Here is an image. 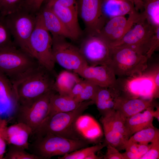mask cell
Segmentation results:
<instances>
[{
    "label": "cell",
    "instance_id": "obj_2",
    "mask_svg": "<svg viewBox=\"0 0 159 159\" xmlns=\"http://www.w3.org/2000/svg\"><path fill=\"white\" fill-rule=\"evenodd\" d=\"M93 104L92 100L85 101L72 111L46 117L34 135L36 138L49 133L71 139H85L77 130L76 122L89 106Z\"/></svg>",
    "mask_w": 159,
    "mask_h": 159
},
{
    "label": "cell",
    "instance_id": "obj_40",
    "mask_svg": "<svg viewBox=\"0 0 159 159\" xmlns=\"http://www.w3.org/2000/svg\"><path fill=\"white\" fill-rule=\"evenodd\" d=\"M106 146L107 152L104 156V159H124L122 154L120 153L117 149L109 144Z\"/></svg>",
    "mask_w": 159,
    "mask_h": 159
},
{
    "label": "cell",
    "instance_id": "obj_30",
    "mask_svg": "<svg viewBox=\"0 0 159 159\" xmlns=\"http://www.w3.org/2000/svg\"><path fill=\"white\" fill-rule=\"evenodd\" d=\"M9 145L8 151L4 159H40L38 156L28 153L22 147L13 144Z\"/></svg>",
    "mask_w": 159,
    "mask_h": 159
},
{
    "label": "cell",
    "instance_id": "obj_43",
    "mask_svg": "<svg viewBox=\"0 0 159 159\" xmlns=\"http://www.w3.org/2000/svg\"><path fill=\"white\" fill-rule=\"evenodd\" d=\"M126 151L122 153L124 159H140L141 156L140 155L132 153L129 151Z\"/></svg>",
    "mask_w": 159,
    "mask_h": 159
},
{
    "label": "cell",
    "instance_id": "obj_4",
    "mask_svg": "<svg viewBox=\"0 0 159 159\" xmlns=\"http://www.w3.org/2000/svg\"><path fill=\"white\" fill-rule=\"evenodd\" d=\"M110 47L108 66L119 78L140 75L147 67L148 59L140 52L128 47Z\"/></svg>",
    "mask_w": 159,
    "mask_h": 159
},
{
    "label": "cell",
    "instance_id": "obj_13",
    "mask_svg": "<svg viewBox=\"0 0 159 159\" xmlns=\"http://www.w3.org/2000/svg\"><path fill=\"white\" fill-rule=\"evenodd\" d=\"M112 18L107 21L98 35L110 47L119 41L134 25L143 18L142 13L134 11L129 14Z\"/></svg>",
    "mask_w": 159,
    "mask_h": 159
},
{
    "label": "cell",
    "instance_id": "obj_27",
    "mask_svg": "<svg viewBox=\"0 0 159 159\" xmlns=\"http://www.w3.org/2000/svg\"><path fill=\"white\" fill-rule=\"evenodd\" d=\"M102 124L106 145H110L119 151L122 150L126 142L113 129L110 123L102 116L100 119Z\"/></svg>",
    "mask_w": 159,
    "mask_h": 159
},
{
    "label": "cell",
    "instance_id": "obj_38",
    "mask_svg": "<svg viewBox=\"0 0 159 159\" xmlns=\"http://www.w3.org/2000/svg\"><path fill=\"white\" fill-rule=\"evenodd\" d=\"M45 0H26L23 8L36 14L39 11Z\"/></svg>",
    "mask_w": 159,
    "mask_h": 159
},
{
    "label": "cell",
    "instance_id": "obj_29",
    "mask_svg": "<svg viewBox=\"0 0 159 159\" xmlns=\"http://www.w3.org/2000/svg\"><path fill=\"white\" fill-rule=\"evenodd\" d=\"M106 146L104 143L82 148L58 157L59 159H86L90 155L102 149Z\"/></svg>",
    "mask_w": 159,
    "mask_h": 159
},
{
    "label": "cell",
    "instance_id": "obj_3",
    "mask_svg": "<svg viewBox=\"0 0 159 159\" xmlns=\"http://www.w3.org/2000/svg\"><path fill=\"white\" fill-rule=\"evenodd\" d=\"M89 144L86 139H71L48 133L35 138L28 150L40 159H49L87 147Z\"/></svg>",
    "mask_w": 159,
    "mask_h": 159
},
{
    "label": "cell",
    "instance_id": "obj_37",
    "mask_svg": "<svg viewBox=\"0 0 159 159\" xmlns=\"http://www.w3.org/2000/svg\"><path fill=\"white\" fill-rule=\"evenodd\" d=\"M159 47V26L156 28L150 41L149 49L146 54L148 59L151 58Z\"/></svg>",
    "mask_w": 159,
    "mask_h": 159
},
{
    "label": "cell",
    "instance_id": "obj_46",
    "mask_svg": "<svg viewBox=\"0 0 159 159\" xmlns=\"http://www.w3.org/2000/svg\"><path fill=\"white\" fill-rule=\"evenodd\" d=\"M139 0L142 3L144 4L143 1L146 0Z\"/></svg>",
    "mask_w": 159,
    "mask_h": 159
},
{
    "label": "cell",
    "instance_id": "obj_36",
    "mask_svg": "<svg viewBox=\"0 0 159 159\" xmlns=\"http://www.w3.org/2000/svg\"><path fill=\"white\" fill-rule=\"evenodd\" d=\"M148 152L140 159H158L159 158V136L151 143Z\"/></svg>",
    "mask_w": 159,
    "mask_h": 159
},
{
    "label": "cell",
    "instance_id": "obj_25",
    "mask_svg": "<svg viewBox=\"0 0 159 159\" xmlns=\"http://www.w3.org/2000/svg\"><path fill=\"white\" fill-rule=\"evenodd\" d=\"M102 116L110 123L114 130L126 143L130 137L126 126V119L115 109Z\"/></svg>",
    "mask_w": 159,
    "mask_h": 159
},
{
    "label": "cell",
    "instance_id": "obj_28",
    "mask_svg": "<svg viewBox=\"0 0 159 159\" xmlns=\"http://www.w3.org/2000/svg\"><path fill=\"white\" fill-rule=\"evenodd\" d=\"M143 2V16L154 28L159 26V0H146Z\"/></svg>",
    "mask_w": 159,
    "mask_h": 159
},
{
    "label": "cell",
    "instance_id": "obj_12",
    "mask_svg": "<svg viewBox=\"0 0 159 159\" xmlns=\"http://www.w3.org/2000/svg\"><path fill=\"white\" fill-rule=\"evenodd\" d=\"M79 49L88 65L95 66L109 64L110 47L98 35L88 34L82 42Z\"/></svg>",
    "mask_w": 159,
    "mask_h": 159
},
{
    "label": "cell",
    "instance_id": "obj_18",
    "mask_svg": "<svg viewBox=\"0 0 159 159\" xmlns=\"http://www.w3.org/2000/svg\"><path fill=\"white\" fill-rule=\"evenodd\" d=\"M39 11L44 26L52 37H61L74 40L71 34L51 10L42 5Z\"/></svg>",
    "mask_w": 159,
    "mask_h": 159
},
{
    "label": "cell",
    "instance_id": "obj_17",
    "mask_svg": "<svg viewBox=\"0 0 159 159\" xmlns=\"http://www.w3.org/2000/svg\"><path fill=\"white\" fill-rule=\"evenodd\" d=\"M155 106L153 99L146 100L119 96L115 100L114 109L126 119Z\"/></svg>",
    "mask_w": 159,
    "mask_h": 159
},
{
    "label": "cell",
    "instance_id": "obj_7",
    "mask_svg": "<svg viewBox=\"0 0 159 159\" xmlns=\"http://www.w3.org/2000/svg\"><path fill=\"white\" fill-rule=\"evenodd\" d=\"M35 58L39 63L51 71H54L55 62L52 54V39L44 26L40 13L36 15V22L30 39Z\"/></svg>",
    "mask_w": 159,
    "mask_h": 159
},
{
    "label": "cell",
    "instance_id": "obj_34",
    "mask_svg": "<svg viewBox=\"0 0 159 159\" xmlns=\"http://www.w3.org/2000/svg\"><path fill=\"white\" fill-rule=\"evenodd\" d=\"M7 125L6 120L0 118V159H4L8 144L6 133Z\"/></svg>",
    "mask_w": 159,
    "mask_h": 159
},
{
    "label": "cell",
    "instance_id": "obj_31",
    "mask_svg": "<svg viewBox=\"0 0 159 159\" xmlns=\"http://www.w3.org/2000/svg\"><path fill=\"white\" fill-rule=\"evenodd\" d=\"M26 0H0V15L5 17L23 7Z\"/></svg>",
    "mask_w": 159,
    "mask_h": 159
},
{
    "label": "cell",
    "instance_id": "obj_33",
    "mask_svg": "<svg viewBox=\"0 0 159 159\" xmlns=\"http://www.w3.org/2000/svg\"><path fill=\"white\" fill-rule=\"evenodd\" d=\"M15 45L5 21L4 17L0 15V49Z\"/></svg>",
    "mask_w": 159,
    "mask_h": 159
},
{
    "label": "cell",
    "instance_id": "obj_24",
    "mask_svg": "<svg viewBox=\"0 0 159 159\" xmlns=\"http://www.w3.org/2000/svg\"><path fill=\"white\" fill-rule=\"evenodd\" d=\"M77 75L67 70L62 71L55 77L53 90L60 95L68 96L75 84L81 79Z\"/></svg>",
    "mask_w": 159,
    "mask_h": 159
},
{
    "label": "cell",
    "instance_id": "obj_35",
    "mask_svg": "<svg viewBox=\"0 0 159 159\" xmlns=\"http://www.w3.org/2000/svg\"><path fill=\"white\" fill-rule=\"evenodd\" d=\"M143 73L149 76L152 78L154 85L155 96H158L159 90V64L153 66L149 69L147 68Z\"/></svg>",
    "mask_w": 159,
    "mask_h": 159
},
{
    "label": "cell",
    "instance_id": "obj_9",
    "mask_svg": "<svg viewBox=\"0 0 159 159\" xmlns=\"http://www.w3.org/2000/svg\"><path fill=\"white\" fill-rule=\"evenodd\" d=\"M55 91L47 92L32 104L27 105H19L13 118L17 122L28 126L33 135L47 116L50 100Z\"/></svg>",
    "mask_w": 159,
    "mask_h": 159
},
{
    "label": "cell",
    "instance_id": "obj_39",
    "mask_svg": "<svg viewBox=\"0 0 159 159\" xmlns=\"http://www.w3.org/2000/svg\"><path fill=\"white\" fill-rule=\"evenodd\" d=\"M44 4L45 5H55L78 8L77 0H45Z\"/></svg>",
    "mask_w": 159,
    "mask_h": 159
},
{
    "label": "cell",
    "instance_id": "obj_19",
    "mask_svg": "<svg viewBox=\"0 0 159 159\" xmlns=\"http://www.w3.org/2000/svg\"><path fill=\"white\" fill-rule=\"evenodd\" d=\"M6 133L8 144L19 146L28 150L29 138L32 133L28 126L22 123L17 122L7 127Z\"/></svg>",
    "mask_w": 159,
    "mask_h": 159
},
{
    "label": "cell",
    "instance_id": "obj_14",
    "mask_svg": "<svg viewBox=\"0 0 159 159\" xmlns=\"http://www.w3.org/2000/svg\"><path fill=\"white\" fill-rule=\"evenodd\" d=\"M77 74L100 87L115 88L116 85V76L107 65H87Z\"/></svg>",
    "mask_w": 159,
    "mask_h": 159
},
{
    "label": "cell",
    "instance_id": "obj_10",
    "mask_svg": "<svg viewBox=\"0 0 159 159\" xmlns=\"http://www.w3.org/2000/svg\"><path fill=\"white\" fill-rule=\"evenodd\" d=\"M156 28L149 23L143 17L119 41L110 47H129L146 56Z\"/></svg>",
    "mask_w": 159,
    "mask_h": 159
},
{
    "label": "cell",
    "instance_id": "obj_23",
    "mask_svg": "<svg viewBox=\"0 0 159 159\" xmlns=\"http://www.w3.org/2000/svg\"><path fill=\"white\" fill-rule=\"evenodd\" d=\"M81 103L74 98L68 96L61 95L54 92L50 98L47 117L72 111L77 107Z\"/></svg>",
    "mask_w": 159,
    "mask_h": 159
},
{
    "label": "cell",
    "instance_id": "obj_16",
    "mask_svg": "<svg viewBox=\"0 0 159 159\" xmlns=\"http://www.w3.org/2000/svg\"><path fill=\"white\" fill-rule=\"evenodd\" d=\"M44 6L51 10L58 17L71 34L74 41L79 39L82 32L78 21V8L55 5Z\"/></svg>",
    "mask_w": 159,
    "mask_h": 159
},
{
    "label": "cell",
    "instance_id": "obj_20",
    "mask_svg": "<svg viewBox=\"0 0 159 159\" xmlns=\"http://www.w3.org/2000/svg\"><path fill=\"white\" fill-rule=\"evenodd\" d=\"M119 95L115 88L99 87L95 95L94 104L102 115L114 110L115 100Z\"/></svg>",
    "mask_w": 159,
    "mask_h": 159
},
{
    "label": "cell",
    "instance_id": "obj_6",
    "mask_svg": "<svg viewBox=\"0 0 159 159\" xmlns=\"http://www.w3.org/2000/svg\"><path fill=\"white\" fill-rule=\"evenodd\" d=\"M37 60L15 45L0 49V72L12 82L36 67Z\"/></svg>",
    "mask_w": 159,
    "mask_h": 159
},
{
    "label": "cell",
    "instance_id": "obj_45",
    "mask_svg": "<svg viewBox=\"0 0 159 159\" xmlns=\"http://www.w3.org/2000/svg\"><path fill=\"white\" fill-rule=\"evenodd\" d=\"M153 116L154 118H155L158 121H159V107L158 106H157L156 109L155 111L154 110L153 112Z\"/></svg>",
    "mask_w": 159,
    "mask_h": 159
},
{
    "label": "cell",
    "instance_id": "obj_8",
    "mask_svg": "<svg viewBox=\"0 0 159 159\" xmlns=\"http://www.w3.org/2000/svg\"><path fill=\"white\" fill-rule=\"evenodd\" d=\"M52 37V54L55 63L76 74L88 65L79 48L67 42L64 37Z\"/></svg>",
    "mask_w": 159,
    "mask_h": 159
},
{
    "label": "cell",
    "instance_id": "obj_22",
    "mask_svg": "<svg viewBox=\"0 0 159 159\" xmlns=\"http://www.w3.org/2000/svg\"><path fill=\"white\" fill-rule=\"evenodd\" d=\"M102 9L108 20L115 17L129 14L135 11L134 6L127 0H102Z\"/></svg>",
    "mask_w": 159,
    "mask_h": 159
},
{
    "label": "cell",
    "instance_id": "obj_21",
    "mask_svg": "<svg viewBox=\"0 0 159 159\" xmlns=\"http://www.w3.org/2000/svg\"><path fill=\"white\" fill-rule=\"evenodd\" d=\"M154 107L126 119V126L130 137L135 133L153 125Z\"/></svg>",
    "mask_w": 159,
    "mask_h": 159
},
{
    "label": "cell",
    "instance_id": "obj_15",
    "mask_svg": "<svg viewBox=\"0 0 159 159\" xmlns=\"http://www.w3.org/2000/svg\"><path fill=\"white\" fill-rule=\"evenodd\" d=\"M18 106V98L12 82L0 72V115L13 118Z\"/></svg>",
    "mask_w": 159,
    "mask_h": 159
},
{
    "label": "cell",
    "instance_id": "obj_41",
    "mask_svg": "<svg viewBox=\"0 0 159 159\" xmlns=\"http://www.w3.org/2000/svg\"><path fill=\"white\" fill-rule=\"evenodd\" d=\"M86 82V80L81 79L73 87L68 96L74 99L78 96L83 90Z\"/></svg>",
    "mask_w": 159,
    "mask_h": 159
},
{
    "label": "cell",
    "instance_id": "obj_5",
    "mask_svg": "<svg viewBox=\"0 0 159 159\" xmlns=\"http://www.w3.org/2000/svg\"><path fill=\"white\" fill-rule=\"evenodd\" d=\"M36 15L23 8L4 17L15 45L35 58L30 39L35 26Z\"/></svg>",
    "mask_w": 159,
    "mask_h": 159
},
{
    "label": "cell",
    "instance_id": "obj_42",
    "mask_svg": "<svg viewBox=\"0 0 159 159\" xmlns=\"http://www.w3.org/2000/svg\"><path fill=\"white\" fill-rule=\"evenodd\" d=\"M138 154L141 157L145 154L150 148L151 144L137 143Z\"/></svg>",
    "mask_w": 159,
    "mask_h": 159
},
{
    "label": "cell",
    "instance_id": "obj_44",
    "mask_svg": "<svg viewBox=\"0 0 159 159\" xmlns=\"http://www.w3.org/2000/svg\"><path fill=\"white\" fill-rule=\"evenodd\" d=\"M134 6L135 11L138 12L139 10H143V4L139 0H127Z\"/></svg>",
    "mask_w": 159,
    "mask_h": 159
},
{
    "label": "cell",
    "instance_id": "obj_11",
    "mask_svg": "<svg viewBox=\"0 0 159 159\" xmlns=\"http://www.w3.org/2000/svg\"><path fill=\"white\" fill-rule=\"evenodd\" d=\"M78 14L88 34L98 35L108 20L102 9V0H78Z\"/></svg>",
    "mask_w": 159,
    "mask_h": 159
},
{
    "label": "cell",
    "instance_id": "obj_26",
    "mask_svg": "<svg viewBox=\"0 0 159 159\" xmlns=\"http://www.w3.org/2000/svg\"><path fill=\"white\" fill-rule=\"evenodd\" d=\"M159 136V130L153 125L134 133L127 140L122 150L130 144L134 143L147 144L152 142Z\"/></svg>",
    "mask_w": 159,
    "mask_h": 159
},
{
    "label": "cell",
    "instance_id": "obj_1",
    "mask_svg": "<svg viewBox=\"0 0 159 159\" xmlns=\"http://www.w3.org/2000/svg\"><path fill=\"white\" fill-rule=\"evenodd\" d=\"M57 74L39 63L36 67L12 82L19 105H29L53 90Z\"/></svg>",
    "mask_w": 159,
    "mask_h": 159
},
{
    "label": "cell",
    "instance_id": "obj_32",
    "mask_svg": "<svg viewBox=\"0 0 159 159\" xmlns=\"http://www.w3.org/2000/svg\"><path fill=\"white\" fill-rule=\"evenodd\" d=\"M85 85L81 93L74 98L80 103L91 100L94 101L99 87L87 80Z\"/></svg>",
    "mask_w": 159,
    "mask_h": 159
}]
</instances>
